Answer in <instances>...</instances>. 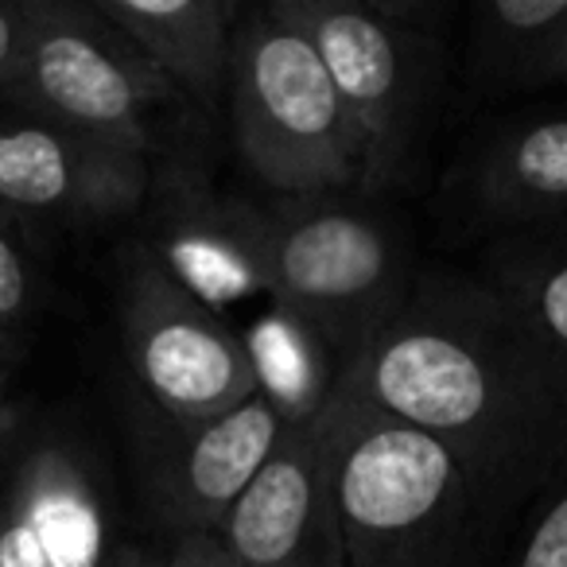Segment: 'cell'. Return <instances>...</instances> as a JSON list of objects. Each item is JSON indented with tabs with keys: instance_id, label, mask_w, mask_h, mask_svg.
I'll return each mask as SVG.
<instances>
[{
	"instance_id": "obj_1",
	"label": "cell",
	"mask_w": 567,
	"mask_h": 567,
	"mask_svg": "<svg viewBox=\"0 0 567 567\" xmlns=\"http://www.w3.org/2000/svg\"><path fill=\"white\" fill-rule=\"evenodd\" d=\"M373 385L416 432L478 440L517 489L567 474V373L513 316L482 339L404 334L378 358Z\"/></svg>"
},
{
	"instance_id": "obj_2",
	"label": "cell",
	"mask_w": 567,
	"mask_h": 567,
	"mask_svg": "<svg viewBox=\"0 0 567 567\" xmlns=\"http://www.w3.org/2000/svg\"><path fill=\"white\" fill-rule=\"evenodd\" d=\"M451 497H458L455 451L416 427H385L362 440L342 471L347 513L378 533L424 525Z\"/></svg>"
},
{
	"instance_id": "obj_3",
	"label": "cell",
	"mask_w": 567,
	"mask_h": 567,
	"mask_svg": "<svg viewBox=\"0 0 567 567\" xmlns=\"http://www.w3.org/2000/svg\"><path fill=\"white\" fill-rule=\"evenodd\" d=\"M252 90L276 128L292 136H319L334 125L339 90L319 48L300 35H276L252 59Z\"/></svg>"
},
{
	"instance_id": "obj_4",
	"label": "cell",
	"mask_w": 567,
	"mask_h": 567,
	"mask_svg": "<svg viewBox=\"0 0 567 567\" xmlns=\"http://www.w3.org/2000/svg\"><path fill=\"white\" fill-rule=\"evenodd\" d=\"M385 265L378 234L354 218H319L284 245V276L296 292L339 300L373 288Z\"/></svg>"
},
{
	"instance_id": "obj_5",
	"label": "cell",
	"mask_w": 567,
	"mask_h": 567,
	"mask_svg": "<svg viewBox=\"0 0 567 567\" xmlns=\"http://www.w3.org/2000/svg\"><path fill=\"white\" fill-rule=\"evenodd\" d=\"M489 190L520 218L540 226L567 218V117H548L513 133L489 164Z\"/></svg>"
},
{
	"instance_id": "obj_6",
	"label": "cell",
	"mask_w": 567,
	"mask_h": 567,
	"mask_svg": "<svg viewBox=\"0 0 567 567\" xmlns=\"http://www.w3.org/2000/svg\"><path fill=\"white\" fill-rule=\"evenodd\" d=\"M513 323L567 373V218L540 226L509 276Z\"/></svg>"
},
{
	"instance_id": "obj_7",
	"label": "cell",
	"mask_w": 567,
	"mask_h": 567,
	"mask_svg": "<svg viewBox=\"0 0 567 567\" xmlns=\"http://www.w3.org/2000/svg\"><path fill=\"white\" fill-rule=\"evenodd\" d=\"M311 486L292 458L268 463L234 505V544L252 564H276L296 548L308 520Z\"/></svg>"
},
{
	"instance_id": "obj_8",
	"label": "cell",
	"mask_w": 567,
	"mask_h": 567,
	"mask_svg": "<svg viewBox=\"0 0 567 567\" xmlns=\"http://www.w3.org/2000/svg\"><path fill=\"white\" fill-rule=\"evenodd\" d=\"M35 71L51 102L82 121H121L133 105L125 74L79 35H55L43 43Z\"/></svg>"
},
{
	"instance_id": "obj_9",
	"label": "cell",
	"mask_w": 567,
	"mask_h": 567,
	"mask_svg": "<svg viewBox=\"0 0 567 567\" xmlns=\"http://www.w3.org/2000/svg\"><path fill=\"white\" fill-rule=\"evenodd\" d=\"M276 420L265 404H245L210 427L190 451V486L206 502H226L252 486L265 471Z\"/></svg>"
},
{
	"instance_id": "obj_10",
	"label": "cell",
	"mask_w": 567,
	"mask_h": 567,
	"mask_svg": "<svg viewBox=\"0 0 567 567\" xmlns=\"http://www.w3.org/2000/svg\"><path fill=\"white\" fill-rule=\"evenodd\" d=\"M148 381L175 404H210L234 381V358L198 327H159L144 350Z\"/></svg>"
},
{
	"instance_id": "obj_11",
	"label": "cell",
	"mask_w": 567,
	"mask_h": 567,
	"mask_svg": "<svg viewBox=\"0 0 567 567\" xmlns=\"http://www.w3.org/2000/svg\"><path fill=\"white\" fill-rule=\"evenodd\" d=\"M319 59L334 90L354 102H381L396 82V51L365 17H331L319 28Z\"/></svg>"
},
{
	"instance_id": "obj_12",
	"label": "cell",
	"mask_w": 567,
	"mask_h": 567,
	"mask_svg": "<svg viewBox=\"0 0 567 567\" xmlns=\"http://www.w3.org/2000/svg\"><path fill=\"white\" fill-rule=\"evenodd\" d=\"M66 190V156L48 133L0 136V198L43 206Z\"/></svg>"
},
{
	"instance_id": "obj_13",
	"label": "cell",
	"mask_w": 567,
	"mask_h": 567,
	"mask_svg": "<svg viewBox=\"0 0 567 567\" xmlns=\"http://www.w3.org/2000/svg\"><path fill=\"white\" fill-rule=\"evenodd\" d=\"M32 525L48 567H97L102 528L86 502L74 494H43L32 505Z\"/></svg>"
},
{
	"instance_id": "obj_14",
	"label": "cell",
	"mask_w": 567,
	"mask_h": 567,
	"mask_svg": "<svg viewBox=\"0 0 567 567\" xmlns=\"http://www.w3.org/2000/svg\"><path fill=\"white\" fill-rule=\"evenodd\" d=\"M172 257H175V268L183 272V280L210 303H226L249 288L245 265L229 257L226 249H218V245L187 241V245H175Z\"/></svg>"
},
{
	"instance_id": "obj_15",
	"label": "cell",
	"mask_w": 567,
	"mask_h": 567,
	"mask_svg": "<svg viewBox=\"0 0 567 567\" xmlns=\"http://www.w3.org/2000/svg\"><path fill=\"white\" fill-rule=\"evenodd\" d=\"M517 567H567V474L551 482V497L520 548Z\"/></svg>"
},
{
	"instance_id": "obj_16",
	"label": "cell",
	"mask_w": 567,
	"mask_h": 567,
	"mask_svg": "<svg viewBox=\"0 0 567 567\" xmlns=\"http://www.w3.org/2000/svg\"><path fill=\"white\" fill-rule=\"evenodd\" d=\"M257 358L276 393L288 396V401H300L303 385H308V362L300 354V342L284 331V327L265 323L257 331Z\"/></svg>"
},
{
	"instance_id": "obj_17",
	"label": "cell",
	"mask_w": 567,
	"mask_h": 567,
	"mask_svg": "<svg viewBox=\"0 0 567 567\" xmlns=\"http://www.w3.org/2000/svg\"><path fill=\"white\" fill-rule=\"evenodd\" d=\"M0 567H48L40 551V540H35L32 525H12L9 533L0 536Z\"/></svg>"
},
{
	"instance_id": "obj_18",
	"label": "cell",
	"mask_w": 567,
	"mask_h": 567,
	"mask_svg": "<svg viewBox=\"0 0 567 567\" xmlns=\"http://www.w3.org/2000/svg\"><path fill=\"white\" fill-rule=\"evenodd\" d=\"M533 63L540 66L544 74H567V12L544 32V40L536 43Z\"/></svg>"
},
{
	"instance_id": "obj_19",
	"label": "cell",
	"mask_w": 567,
	"mask_h": 567,
	"mask_svg": "<svg viewBox=\"0 0 567 567\" xmlns=\"http://www.w3.org/2000/svg\"><path fill=\"white\" fill-rule=\"evenodd\" d=\"M24 300V272H20V260L12 257V249L0 241V316L20 308Z\"/></svg>"
},
{
	"instance_id": "obj_20",
	"label": "cell",
	"mask_w": 567,
	"mask_h": 567,
	"mask_svg": "<svg viewBox=\"0 0 567 567\" xmlns=\"http://www.w3.org/2000/svg\"><path fill=\"white\" fill-rule=\"evenodd\" d=\"M125 9L136 17H179L187 9V0H128Z\"/></svg>"
},
{
	"instance_id": "obj_21",
	"label": "cell",
	"mask_w": 567,
	"mask_h": 567,
	"mask_svg": "<svg viewBox=\"0 0 567 567\" xmlns=\"http://www.w3.org/2000/svg\"><path fill=\"white\" fill-rule=\"evenodd\" d=\"M4 55H9V20L0 17V63H4Z\"/></svg>"
}]
</instances>
